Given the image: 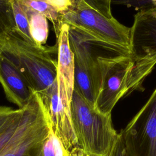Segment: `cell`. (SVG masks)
<instances>
[{
  "label": "cell",
  "mask_w": 156,
  "mask_h": 156,
  "mask_svg": "<svg viewBox=\"0 0 156 156\" xmlns=\"http://www.w3.org/2000/svg\"><path fill=\"white\" fill-rule=\"evenodd\" d=\"M129 48L138 57L156 55V9L140 10L134 15Z\"/></svg>",
  "instance_id": "cell-9"
},
{
  "label": "cell",
  "mask_w": 156,
  "mask_h": 156,
  "mask_svg": "<svg viewBox=\"0 0 156 156\" xmlns=\"http://www.w3.org/2000/svg\"><path fill=\"white\" fill-rule=\"evenodd\" d=\"M112 4L132 7L140 11L156 9V0H112Z\"/></svg>",
  "instance_id": "cell-18"
},
{
  "label": "cell",
  "mask_w": 156,
  "mask_h": 156,
  "mask_svg": "<svg viewBox=\"0 0 156 156\" xmlns=\"http://www.w3.org/2000/svg\"><path fill=\"white\" fill-rule=\"evenodd\" d=\"M69 42L74 60L92 79L98 92L108 69L131 54L130 48L110 43L81 27L69 25Z\"/></svg>",
  "instance_id": "cell-4"
},
{
  "label": "cell",
  "mask_w": 156,
  "mask_h": 156,
  "mask_svg": "<svg viewBox=\"0 0 156 156\" xmlns=\"http://www.w3.org/2000/svg\"><path fill=\"white\" fill-rule=\"evenodd\" d=\"M52 132L66 150L79 146L74 129L68 97L63 80L56 78L48 91L40 96Z\"/></svg>",
  "instance_id": "cell-8"
},
{
  "label": "cell",
  "mask_w": 156,
  "mask_h": 156,
  "mask_svg": "<svg viewBox=\"0 0 156 156\" xmlns=\"http://www.w3.org/2000/svg\"><path fill=\"white\" fill-rule=\"evenodd\" d=\"M108 156H129L119 133L118 140Z\"/></svg>",
  "instance_id": "cell-23"
},
{
  "label": "cell",
  "mask_w": 156,
  "mask_h": 156,
  "mask_svg": "<svg viewBox=\"0 0 156 156\" xmlns=\"http://www.w3.org/2000/svg\"><path fill=\"white\" fill-rule=\"evenodd\" d=\"M12 8L16 26V34L27 43L35 44L30 35L29 18L26 6L21 0H13Z\"/></svg>",
  "instance_id": "cell-15"
},
{
  "label": "cell",
  "mask_w": 156,
  "mask_h": 156,
  "mask_svg": "<svg viewBox=\"0 0 156 156\" xmlns=\"http://www.w3.org/2000/svg\"><path fill=\"white\" fill-rule=\"evenodd\" d=\"M65 156H99L85 151L80 146H76L70 150H66Z\"/></svg>",
  "instance_id": "cell-24"
},
{
  "label": "cell",
  "mask_w": 156,
  "mask_h": 156,
  "mask_svg": "<svg viewBox=\"0 0 156 156\" xmlns=\"http://www.w3.org/2000/svg\"><path fill=\"white\" fill-rule=\"evenodd\" d=\"M2 53L23 73L32 90L45 94L57 78V62L51 54L57 47H38L22 39L16 33L0 36Z\"/></svg>",
  "instance_id": "cell-1"
},
{
  "label": "cell",
  "mask_w": 156,
  "mask_h": 156,
  "mask_svg": "<svg viewBox=\"0 0 156 156\" xmlns=\"http://www.w3.org/2000/svg\"><path fill=\"white\" fill-rule=\"evenodd\" d=\"M70 109L79 146L90 154L108 156L119 136L113 127L111 115L98 112L75 90Z\"/></svg>",
  "instance_id": "cell-3"
},
{
  "label": "cell",
  "mask_w": 156,
  "mask_h": 156,
  "mask_svg": "<svg viewBox=\"0 0 156 156\" xmlns=\"http://www.w3.org/2000/svg\"><path fill=\"white\" fill-rule=\"evenodd\" d=\"M26 9L29 18L31 37L37 46L43 47V45L46 43L48 37V19L44 15L31 10L26 6Z\"/></svg>",
  "instance_id": "cell-13"
},
{
  "label": "cell",
  "mask_w": 156,
  "mask_h": 156,
  "mask_svg": "<svg viewBox=\"0 0 156 156\" xmlns=\"http://www.w3.org/2000/svg\"><path fill=\"white\" fill-rule=\"evenodd\" d=\"M156 65V55L138 57L131 54L112 65L106 73L95 108L108 115L119 101L134 91H143V82Z\"/></svg>",
  "instance_id": "cell-2"
},
{
  "label": "cell",
  "mask_w": 156,
  "mask_h": 156,
  "mask_svg": "<svg viewBox=\"0 0 156 156\" xmlns=\"http://www.w3.org/2000/svg\"><path fill=\"white\" fill-rule=\"evenodd\" d=\"M12 1L0 0V36L16 33Z\"/></svg>",
  "instance_id": "cell-16"
},
{
  "label": "cell",
  "mask_w": 156,
  "mask_h": 156,
  "mask_svg": "<svg viewBox=\"0 0 156 156\" xmlns=\"http://www.w3.org/2000/svg\"><path fill=\"white\" fill-rule=\"evenodd\" d=\"M53 6L58 12L62 13L66 11L73 4V0H45Z\"/></svg>",
  "instance_id": "cell-22"
},
{
  "label": "cell",
  "mask_w": 156,
  "mask_h": 156,
  "mask_svg": "<svg viewBox=\"0 0 156 156\" xmlns=\"http://www.w3.org/2000/svg\"><path fill=\"white\" fill-rule=\"evenodd\" d=\"M21 1L27 7L44 15L52 22L57 38L63 24L62 13L45 0H21Z\"/></svg>",
  "instance_id": "cell-14"
},
{
  "label": "cell",
  "mask_w": 156,
  "mask_h": 156,
  "mask_svg": "<svg viewBox=\"0 0 156 156\" xmlns=\"http://www.w3.org/2000/svg\"><path fill=\"white\" fill-rule=\"evenodd\" d=\"M74 90L76 91L88 104L95 108L98 92L88 73L75 60Z\"/></svg>",
  "instance_id": "cell-12"
},
{
  "label": "cell",
  "mask_w": 156,
  "mask_h": 156,
  "mask_svg": "<svg viewBox=\"0 0 156 156\" xmlns=\"http://www.w3.org/2000/svg\"><path fill=\"white\" fill-rule=\"evenodd\" d=\"M23 112V108H22V112L16 116L6 127L0 132V152L16 132L20 122Z\"/></svg>",
  "instance_id": "cell-19"
},
{
  "label": "cell",
  "mask_w": 156,
  "mask_h": 156,
  "mask_svg": "<svg viewBox=\"0 0 156 156\" xmlns=\"http://www.w3.org/2000/svg\"><path fill=\"white\" fill-rule=\"evenodd\" d=\"M62 22L85 29L102 39L129 48L130 27L115 18H108L83 0H73L72 5L62 13Z\"/></svg>",
  "instance_id": "cell-6"
},
{
  "label": "cell",
  "mask_w": 156,
  "mask_h": 156,
  "mask_svg": "<svg viewBox=\"0 0 156 156\" xmlns=\"http://www.w3.org/2000/svg\"><path fill=\"white\" fill-rule=\"evenodd\" d=\"M2 53V49H1V46H0V55H1V54Z\"/></svg>",
  "instance_id": "cell-25"
},
{
  "label": "cell",
  "mask_w": 156,
  "mask_h": 156,
  "mask_svg": "<svg viewBox=\"0 0 156 156\" xmlns=\"http://www.w3.org/2000/svg\"><path fill=\"white\" fill-rule=\"evenodd\" d=\"M88 5L108 18H113L111 5L112 0H83Z\"/></svg>",
  "instance_id": "cell-21"
},
{
  "label": "cell",
  "mask_w": 156,
  "mask_h": 156,
  "mask_svg": "<svg viewBox=\"0 0 156 156\" xmlns=\"http://www.w3.org/2000/svg\"><path fill=\"white\" fill-rule=\"evenodd\" d=\"M51 130L42 99L34 92L23 108L16 132L1 151L0 156H43V146Z\"/></svg>",
  "instance_id": "cell-5"
},
{
  "label": "cell",
  "mask_w": 156,
  "mask_h": 156,
  "mask_svg": "<svg viewBox=\"0 0 156 156\" xmlns=\"http://www.w3.org/2000/svg\"><path fill=\"white\" fill-rule=\"evenodd\" d=\"M0 83L6 98L18 108H24L34 93L23 73L3 53L0 55Z\"/></svg>",
  "instance_id": "cell-10"
},
{
  "label": "cell",
  "mask_w": 156,
  "mask_h": 156,
  "mask_svg": "<svg viewBox=\"0 0 156 156\" xmlns=\"http://www.w3.org/2000/svg\"><path fill=\"white\" fill-rule=\"evenodd\" d=\"M57 77L63 80L71 100L74 91V55L69 42V25L63 23L57 37Z\"/></svg>",
  "instance_id": "cell-11"
},
{
  "label": "cell",
  "mask_w": 156,
  "mask_h": 156,
  "mask_svg": "<svg viewBox=\"0 0 156 156\" xmlns=\"http://www.w3.org/2000/svg\"><path fill=\"white\" fill-rule=\"evenodd\" d=\"M22 112V108L13 109L9 107L0 106V132L6 127Z\"/></svg>",
  "instance_id": "cell-20"
},
{
  "label": "cell",
  "mask_w": 156,
  "mask_h": 156,
  "mask_svg": "<svg viewBox=\"0 0 156 156\" xmlns=\"http://www.w3.org/2000/svg\"><path fill=\"white\" fill-rule=\"evenodd\" d=\"M66 150L51 129L49 135L43 144V156H65Z\"/></svg>",
  "instance_id": "cell-17"
},
{
  "label": "cell",
  "mask_w": 156,
  "mask_h": 156,
  "mask_svg": "<svg viewBox=\"0 0 156 156\" xmlns=\"http://www.w3.org/2000/svg\"><path fill=\"white\" fill-rule=\"evenodd\" d=\"M119 134L129 156H156V88Z\"/></svg>",
  "instance_id": "cell-7"
}]
</instances>
